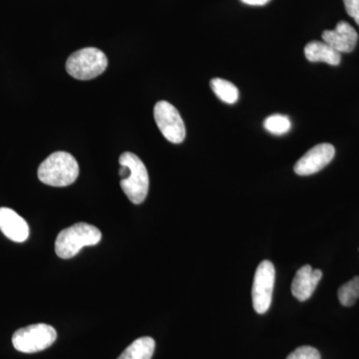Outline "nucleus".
I'll use <instances>...</instances> for the list:
<instances>
[{
	"label": "nucleus",
	"instance_id": "0eeeda50",
	"mask_svg": "<svg viewBox=\"0 0 359 359\" xmlns=\"http://www.w3.org/2000/svg\"><path fill=\"white\" fill-rule=\"evenodd\" d=\"M154 118L161 133L168 141L182 143L186 138V128L179 111L167 101H159L155 105Z\"/></svg>",
	"mask_w": 359,
	"mask_h": 359
},
{
	"label": "nucleus",
	"instance_id": "9b49d317",
	"mask_svg": "<svg viewBox=\"0 0 359 359\" xmlns=\"http://www.w3.org/2000/svg\"><path fill=\"white\" fill-rule=\"evenodd\" d=\"M0 231L15 243H23L29 237V226L25 219L9 208H0Z\"/></svg>",
	"mask_w": 359,
	"mask_h": 359
},
{
	"label": "nucleus",
	"instance_id": "1a4fd4ad",
	"mask_svg": "<svg viewBox=\"0 0 359 359\" xmlns=\"http://www.w3.org/2000/svg\"><path fill=\"white\" fill-rule=\"evenodd\" d=\"M323 39L340 54L349 53L358 44V34L348 22L339 21L335 29L323 32Z\"/></svg>",
	"mask_w": 359,
	"mask_h": 359
},
{
	"label": "nucleus",
	"instance_id": "7ed1b4c3",
	"mask_svg": "<svg viewBox=\"0 0 359 359\" xmlns=\"http://www.w3.org/2000/svg\"><path fill=\"white\" fill-rule=\"evenodd\" d=\"M119 163L130 170L129 176L120 182L123 192L133 204H142L149 191V175L145 165L138 156L131 152L123 153Z\"/></svg>",
	"mask_w": 359,
	"mask_h": 359
},
{
	"label": "nucleus",
	"instance_id": "f257e3e1",
	"mask_svg": "<svg viewBox=\"0 0 359 359\" xmlns=\"http://www.w3.org/2000/svg\"><path fill=\"white\" fill-rule=\"evenodd\" d=\"M37 174L45 185L67 187L79 176V165L69 153L60 151L47 157L40 165Z\"/></svg>",
	"mask_w": 359,
	"mask_h": 359
},
{
	"label": "nucleus",
	"instance_id": "dca6fc26",
	"mask_svg": "<svg viewBox=\"0 0 359 359\" xmlns=\"http://www.w3.org/2000/svg\"><path fill=\"white\" fill-rule=\"evenodd\" d=\"M264 127L271 134L283 135L287 134L292 128V123L287 116L273 114L264 120Z\"/></svg>",
	"mask_w": 359,
	"mask_h": 359
},
{
	"label": "nucleus",
	"instance_id": "39448f33",
	"mask_svg": "<svg viewBox=\"0 0 359 359\" xmlns=\"http://www.w3.org/2000/svg\"><path fill=\"white\" fill-rule=\"evenodd\" d=\"M57 339L55 328L45 323L20 328L13 335L16 351L23 353H35L50 347Z\"/></svg>",
	"mask_w": 359,
	"mask_h": 359
},
{
	"label": "nucleus",
	"instance_id": "f03ea898",
	"mask_svg": "<svg viewBox=\"0 0 359 359\" xmlns=\"http://www.w3.org/2000/svg\"><path fill=\"white\" fill-rule=\"evenodd\" d=\"M101 238L102 233L96 226L77 223L59 233L55 242V252L61 259H71L84 247L98 244Z\"/></svg>",
	"mask_w": 359,
	"mask_h": 359
},
{
	"label": "nucleus",
	"instance_id": "9d476101",
	"mask_svg": "<svg viewBox=\"0 0 359 359\" xmlns=\"http://www.w3.org/2000/svg\"><path fill=\"white\" fill-rule=\"evenodd\" d=\"M323 278L320 269H314L309 264L302 266L295 273L292 283V295L299 302L308 301Z\"/></svg>",
	"mask_w": 359,
	"mask_h": 359
},
{
	"label": "nucleus",
	"instance_id": "ddd939ff",
	"mask_svg": "<svg viewBox=\"0 0 359 359\" xmlns=\"http://www.w3.org/2000/svg\"><path fill=\"white\" fill-rule=\"evenodd\" d=\"M155 351V340L144 337L135 340L117 359H151Z\"/></svg>",
	"mask_w": 359,
	"mask_h": 359
},
{
	"label": "nucleus",
	"instance_id": "20e7f679",
	"mask_svg": "<svg viewBox=\"0 0 359 359\" xmlns=\"http://www.w3.org/2000/svg\"><path fill=\"white\" fill-rule=\"evenodd\" d=\"M108 66L105 54L94 47L71 54L66 62L68 74L78 80H91L102 74Z\"/></svg>",
	"mask_w": 359,
	"mask_h": 359
},
{
	"label": "nucleus",
	"instance_id": "423d86ee",
	"mask_svg": "<svg viewBox=\"0 0 359 359\" xmlns=\"http://www.w3.org/2000/svg\"><path fill=\"white\" fill-rule=\"evenodd\" d=\"M275 280L276 269L273 263L262 262L257 266L252 290V306L257 313L264 314L269 311L273 299Z\"/></svg>",
	"mask_w": 359,
	"mask_h": 359
},
{
	"label": "nucleus",
	"instance_id": "4468645a",
	"mask_svg": "<svg viewBox=\"0 0 359 359\" xmlns=\"http://www.w3.org/2000/svg\"><path fill=\"white\" fill-rule=\"evenodd\" d=\"M211 88L219 100L224 103L235 104L238 100V90L236 85L230 81L221 78H214L211 81Z\"/></svg>",
	"mask_w": 359,
	"mask_h": 359
},
{
	"label": "nucleus",
	"instance_id": "6ab92c4d",
	"mask_svg": "<svg viewBox=\"0 0 359 359\" xmlns=\"http://www.w3.org/2000/svg\"><path fill=\"white\" fill-rule=\"evenodd\" d=\"M241 1L244 2V4H248V6H263L269 4L271 0H241Z\"/></svg>",
	"mask_w": 359,
	"mask_h": 359
},
{
	"label": "nucleus",
	"instance_id": "f3484780",
	"mask_svg": "<svg viewBox=\"0 0 359 359\" xmlns=\"http://www.w3.org/2000/svg\"><path fill=\"white\" fill-rule=\"evenodd\" d=\"M287 359H321L320 351L311 346H302L295 349Z\"/></svg>",
	"mask_w": 359,
	"mask_h": 359
},
{
	"label": "nucleus",
	"instance_id": "f8f14e48",
	"mask_svg": "<svg viewBox=\"0 0 359 359\" xmlns=\"http://www.w3.org/2000/svg\"><path fill=\"white\" fill-rule=\"evenodd\" d=\"M304 55L311 62H325L337 66L341 60V54L325 41H311L304 47Z\"/></svg>",
	"mask_w": 359,
	"mask_h": 359
},
{
	"label": "nucleus",
	"instance_id": "a211bd4d",
	"mask_svg": "<svg viewBox=\"0 0 359 359\" xmlns=\"http://www.w3.org/2000/svg\"><path fill=\"white\" fill-rule=\"evenodd\" d=\"M344 4L347 14L359 25V0H344Z\"/></svg>",
	"mask_w": 359,
	"mask_h": 359
},
{
	"label": "nucleus",
	"instance_id": "2eb2a0df",
	"mask_svg": "<svg viewBox=\"0 0 359 359\" xmlns=\"http://www.w3.org/2000/svg\"><path fill=\"white\" fill-rule=\"evenodd\" d=\"M339 299L344 306H353L359 299V276L344 283L339 290Z\"/></svg>",
	"mask_w": 359,
	"mask_h": 359
},
{
	"label": "nucleus",
	"instance_id": "6e6552de",
	"mask_svg": "<svg viewBox=\"0 0 359 359\" xmlns=\"http://www.w3.org/2000/svg\"><path fill=\"white\" fill-rule=\"evenodd\" d=\"M335 155L332 144L321 143L308 151L294 165V172L299 176H309L327 167Z\"/></svg>",
	"mask_w": 359,
	"mask_h": 359
}]
</instances>
